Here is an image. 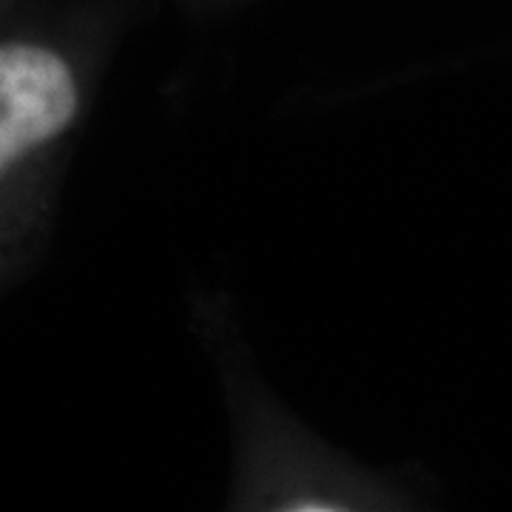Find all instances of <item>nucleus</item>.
Segmentation results:
<instances>
[{"mask_svg":"<svg viewBox=\"0 0 512 512\" xmlns=\"http://www.w3.org/2000/svg\"><path fill=\"white\" fill-rule=\"evenodd\" d=\"M83 74L40 37H0V217L83 114Z\"/></svg>","mask_w":512,"mask_h":512,"instance_id":"1","label":"nucleus"}]
</instances>
